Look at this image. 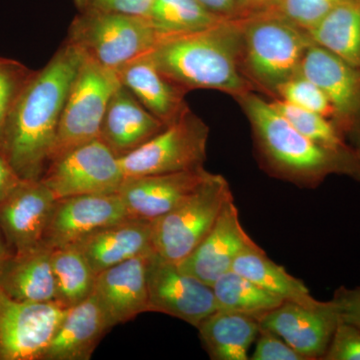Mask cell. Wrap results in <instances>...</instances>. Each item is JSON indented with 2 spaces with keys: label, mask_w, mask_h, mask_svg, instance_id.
<instances>
[{
  "label": "cell",
  "mask_w": 360,
  "mask_h": 360,
  "mask_svg": "<svg viewBox=\"0 0 360 360\" xmlns=\"http://www.w3.org/2000/svg\"><path fill=\"white\" fill-rule=\"evenodd\" d=\"M210 127L191 108L134 153L120 158L124 179L205 167Z\"/></svg>",
  "instance_id": "ba28073f"
},
{
  "label": "cell",
  "mask_w": 360,
  "mask_h": 360,
  "mask_svg": "<svg viewBox=\"0 0 360 360\" xmlns=\"http://www.w3.org/2000/svg\"><path fill=\"white\" fill-rule=\"evenodd\" d=\"M20 180L11 165L0 156V201L4 200L13 191Z\"/></svg>",
  "instance_id": "f35d334b"
},
{
  "label": "cell",
  "mask_w": 360,
  "mask_h": 360,
  "mask_svg": "<svg viewBox=\"0 0 360 360\" xmlns=\"http://www.w3.org/2000/svg\"><path fill=\"white\" fill-rule=\"evenodd\" d=\"M82 56L66 98L49 163L99 139L111 96L122 84L116 71L99 65L84 54Z\"/></svg>",
  "instance_id": "52a82bcc"
},
{
  "label": "cell",
  "mask_w": 360,
  "mask_h": 360,
  "mask_svg": "<svg viewBox=\"0 0 360 360\" xmlns=\"http://www.w3.org/2000/svg\"><path fill=\"white\" fill-rule=\"evenodd\" d=\"M34 71L20 61L0 58V139L7 116Z\"/></svg>",
  "instance_id": "d6a6232c"
},
{
  "label": "cell",
  "mask_w": 360,
  "mask_h": 360,
  "mask_svg": "<svg viewBox=\"0 0 360 360\" xmlns=\"http://www.w3.org/2000/svg\"><path fill=\"white\" fill-rule=\"evenodd\" d=\"M117 193L84 194L56 200L44 243L49 248L77 245L85 236L127 219Z\"/></svg>",
  "instance_id": "9a60e30c"
},
{
  "label": "cell",
  "mask_w": 360,
  "mask_h": 360,
  "mask_svg": "<svg viewBox=\"0 0 360 360\" xmlns=\"http://www.w3.org/2000/svg\"><path fill=\"white\" fill-rule=\"evenodd\" d=\"M111 328L103 307L92 293L66 310L41 360H89Z\"/></svg>",
  "instance_id": "44dd1931"
},
{
  "label": "cell",
  "mask_w": 360,
  "mask_h": 360,
  "mask_svg": "<svg viewBox=\"0 0 360 360\" xmlns=\"http://www.w3.org/2000/svg\"><path fill=\"white\" fill-rule=\"evenodd\" d=\"M252 360H307L302 354L284 341L281 336L269 329L260 328Z\"/></svg>",
  "instance_id": "d590c367"
},
{
  "label": "cell",
  "mask_w": 360,
  "mask_h": 360,
  "mask_svg": "<svg viewBox=\"0 0 360 360\" xmlns=\"http://www.w3.org/2000/svg\"><path fill=\"white\" fill-rule=\"evenodd\" d=\"M148 288L149 311L170 315L194 328L217 311L212 286L155 251L148 260Z\"/></svg>",
  "instance_id": "7c38bea8"
},
{
  "label": "cell",
  "mask_w": 360,
  "mask_h": 360,
  "mask_svg": "<svg viewBox=\"0 0 360 360\" xmlns=\"http://www.w3.org/2000/svg\"><path fill=\"white\" fill-rule=\"evenodd\" d=\"M52 248L42 243L32 250L13 252L0 269V288L18 302L56 300Z\"/></svg>",
  "instance_id": "603a6c76"
},
{
  "label": "cell",
  "mask_w": 360,
  "mask_h": 360,
  "mask_svg": "<svg viewBox=\"0 0 360 360\" xmlns=\"http://www.w3.org/2000/svg\"><path fill=\"white\" fill-rule=\"evenodd\" d=\"M165 127L129 89L120 84L106 108L99 139L120 158L134 153Z\"/></svg>",
  "instance_id": "d6986e66"
},
{
  "label": "cell",
  "mask_w": 360,
  "mask_h": 360,
  "mask_svg": "<svg viewBox=\"0 0 360 360\" xmlns=\"http://www.w3.org/2000/svg\"><path fill=\"white\" fill-rule=\"evenodd\" d=\"M248 118L260 167L274 179L316 188L330 175L360 182V155L315 143L257 91L236 97Z\"/></svg>",
  "instance_id": "7a4b0ae2"
},
{
  "label": "cell",
  "mask_w": 360,
  "mask_h": 360,
  "mask_svg": "<svg viewBox=\"0 0 360 360\" xmlns=\"http://www.w3.org/2000/svg\"><path fill=\"white\" fill-rule=\"evenodd\" d=\"M66 310L56 300L18 302L0 288V360H41Z\"/></svg>",
  "instance_id": "30bf717a"
},
{
  "label": "cell",
  "mask_w": 360,
  "mask_h": 360,
  "mask_svg": "<svg viewBox=\"0 0 360 360\" xmlns=\"http://www.w3.org/2000/svg\"><path fill=\"white\" fill-rule=\"evenodd\" d=\"M212 290L217 310L245 314L257 319L284 302L233 270L220 276L213 284Z\"/></svg>",
  "instance_id": "83f0119b"
},
{
  "label": "cell",
  "mask_w": 360,
  "mask_h": 360,
  "mask_svg": "<svg viewBox=\"0 0 360 360\" xmlns=\"http://www.w3.org/2000/svg\"><path fill=\"white\" fill-rule=\"evenodd\" d=\"M96 274L153 250L151 221L134 217L108 225L77 245Z\"/></svg>",
  "instance_id": "ffe728a7"
},
{
  "label": "cell",
  "mask_w": 360,
  "mask_h": 360,
  "mask_svg": "<svg viewBox=\"0 0 360 360\" xmlns=\"http://www.w3.org/2000/svg\"><path fill=\"white\" fill-rule=\"evenodd\" d=\"M274 98L281 99L302 110L326 116L329 120L333 116V110L324 92L302 73L281 84L277 89Z\"/></svg>",
  "instance_id": "4dcf8cb0"
},
{
  "label": "cell",
  "mask_w": 360,
  "mask_h": 360,
  "mask_svg": "<svg viewBox=\"0 0 360 360\" xmlns=\"http://www.w3.org/2000/svg\"><path fill=\"white\" fill-rule=\"evenodd\" d=\"M210 13L224 20H238V0H198Z\"/></svg>",
  "instance_id": "74e56055"
},
{
  "label": "cell",
  "mask_w": 360,
  "mask_h": 360,
  "mask_svg": "<svg viewBox=\"0 0 360 360\" xmlns=\"http://www.w3.org/2000/svg\"><path fill=\"white\" fill-rule=\"evenodd\" d=\"M240 49L239 20H224L201 32L161 37L146 56L187 92L217 90L236 98L255 91L241 71Z\"/></svg>",
  "instance_id": "3957f363"
},
{
  "label": "cell",
  "mask_w": 360,
  "mask_h": 360,
  "mask_svg": "<svg viewBox=\"0 0 360 360\" xmlns=\"http://www.w3.org/2000/svg\"><path fill=\"white\" fill-rule=\"evenodd\" d=\"M117 75L123 86L167 127L189 108L186 90L163 75L146 56L127 63Z\"/></svg>",
  "instance_id": "7402d4cb"
},
{
  "label": "cell",
  "mask_w": 360,
  "mask_h": 360,
  "mask_svg": "<svg viewBox=\"0 0 360 360\" xmlns=\"http://www.w3.org/2000/svg\"><path fill=\"white\" fill-rule=\"evenodd\" d=\"M59 198L117 193L124 180L120 158L97 139L49 163L41 177Z\"/></svg>",
  "instance_id": "9c48e42d"
},
{
  "label": "cell",
  "mask_w": 360,
  "mask_h": 360,
  "mask_svg": "<svg viewBox=\"0 0 360 360\" xmlns=\"http://www.w3.org/2000/svg\"><path fill=\"white\" fill-rule=\"evenodd\" d=\"M203 347L213 360H248V350L257 340L258 319L236 312L220 311L198 326Z\"/></svg>",
  "instance_id": "cb8c5ba5"
},
{
  "label": "cell",
  "mask_w": 360,
  "mask_h": 360,
  "mask_svg": "<svg viewBox=\"0 0 360 360\" xmlns=\"http://www.w3.org/2000/svg\"><path fill=\"white\" fill-rule=\"evenodd\" d=\"M252 243L255 241L243 229L234 198H231L225 203L207 236L177 265L182 271L212 288L220 276L231 271L241 251Z\"/></svg>",
  "instance_id": "2e32d148"
},
{
  "label": "cell",
  "mask_w": 360,
  "mask_h": 360,
  "mask_svg": "<svg viewBox=\"0 0 360 360\" xmlns=\"http://www.w3.org/2000/svg\"><path fill=\"white\" fill-rule=\"evenodd\" d=\"M160 37L148 18L111 13H79L66 41L99 65L116 71L146 56Z\"/></svg>",
  "instance_id": "5b68a950"
},
{
  "label": "cell",
  "mask_w": 360,
  "mask_h": 360,
  "mask_svg": "<svg viewBox=\"0 0 360 360\" xmlns=\"http://www.w3.org/2000/svg\"><path fill=\"white\" fill-rule=\"evenodd\" d=\"M340 321L360 328V286L347 288L341 286L333 297Z\"/></svg>",
  "instance_id": "8d00e7d4"
},
{
  "label": "cell",
  "mask_w": 360,
  "mask_h": 360,
  "mask_svg": "<svg viewBox=\"0 0 360 360\" xmlns=\"http://www.w3.org/2000/svg\"><path fill=\"white\" fill-rule=\"evenodd\" d=\"M82 53L66 40L41 70L34 71L7 116L0 156L21 179H41Z\"/></svg>",
  "instance_id": "6da1fadb"
},
{
  "label": "cell",
  "mask_w": 360,
  "mask_h": 360,
  "mask_svg": "<svg viewBox=\"0 0 360 360\" xmlns=\"http://www.w3.org/2000/svg\"><path fill=\"white\" fill-rule=\"evenodd\" d=\"M238 20L241 71L255 91L274 98L281 84L302 73L314 41L309 32L271 11Z\"/></svg>",
  "instance_id": "277c9868"
},
{
  "label": "cell",
  "mask_w": 360,
  "mask_h": 360,
  "mask_svg": "<svg viewBox=\"0 0 360 360\" xmlns=\"http://www.w3.org/2000/svg\"><path fill=\"white\" fill-rule=\"evenodd\" d=\"M260 328L281 336L307 360L323 359L340 316L333 300L317 307L283 302L258 319Z\"/></svg>",
  "instance_id": "5bb4252c"
},
{
  "label": "cell",
  "mask_w": 360,
  "mask_h": 360,
  "mask_svg": "<svg viewBox=\"0 0 360 360\" xmlns=\"http://www.w3.org/2000/svg\"><path fill=\"white\" fill-rule=\"evenodd\" d=\"M56 302L75 307L94 293L96 274L77 245L56 248L51 252Z\"/></svg>",
  "instance_id": "4316f807"
},
{
  "label": "cell",
  "mask_w": 360,
  "mask_h": 360,
  "mask_svg": "<svg viewBox=\"0 0 360 360\" xmlns=\"http://www.w3.org/2000/svg\"><path fill=\"white\" fill-rule=\"evenodd\" d=\"M232 270L284 302L311 307L322 302L310 295L309 288L300 279L291 276L283 266L270 259L255 243L241 251Z\"/></svg>",
  "instance_id": "d4e9b609"
},
{
  "label": "cell",
  "mask_w": 360,
  "mask_h": 360,
  "mask_svg": "<svg viewBox=\"0 0 360 360\" xmlns=\"http://www.w3.org/2000/svg\"><path fill=\"white\" fill-rule=\"evenodd\" d=\"M212 175L205 167L124 179L117 193L129 217L153 221L188 198Z\"/></svg>",
  "instance_id": "e0dca14e"
},
{
  "label": "cell",
  "mask_w": 360,
  "mask_h": 360,
  "mask_svg": "<svg viewBox=\"0 0 360 360\" xmlns=\"http://www.w3.org/2000/svg\"><path fill=\"white\" fill-rule=\"evenodd\" d=\"M323 359L360 360V328L340 321Z\"/></svg>",
  "instance_id": "836d02e7"
},
{
  "label": "cell",
  "mask_w": 360,
  "mask_h": 360,
  "mask_svg": "<svg viewBox=\"0 0 360 360\" xmlns=\"http://www.w3.org/2000/svg\"><path fill=\"white\" fill-rule=\"evenodd\" d=\"M148 20L161 39L201 32L224 18L210 13L198 0H155Z\"/></svg>",
  "instance_id": "f1b7e54d"
},
{
  "label": "cell",
  "mask_w": 360,
  "mask_h": 360,
  "mask_svg": "<svg viewBox=\"0 0 360 360\" xmlns=\"http://www.w3.org/2000/svg\"><path fill=\"white\" fill-rule=\"evenodd\" d=\"M155 0H75L78 13H111L148 18Z\"/></svg>",
  "instance_id": "e575fe53"
},
{
  "label": "cell",
  "mask_w": 360,
  "mask_h": 360,
  "mask_svg": "<svg viewBox=\"0 0 360 360\" xmlns=\"http://www.w3.org/2000/svg\"><path fill=\"white\" fill-rule=\"evenodd\" d=\"M11 253L13 252L9 250L6 243H4V238L1 236V231H0V269H1L2 264H4V262H6Z\"/></svg>",
  "instance_id": "60d3db41"
},
{
  "label": "cell",
  "mask_w": 360,
  "mask_h": 360,
  "mask_svg": "<svg viewBox=\"0 0 360 360\" xmlns=\"http://www.w3.org/2000/svg\"><path fill=\"white\" fill-rule=\"evenodd\" d=\"M56 198L41 179H21L0 201V231L11 252L42 245Z\"/></svg>",
  "instance_id": "4fadbf2b"
},
{
  "label": "cell",
  "mask_w": 360,
  "mask_h": 360,
  "mask_svg": "<svg viewBox=\"0 0 360 360\" xmlns=\"http://www.w3.org/2000/svg\"><path fill=\"white\" fill-rule=\"evenodd\" d=\"M342 0H277L269 11L309 33Z\"/></svg>",
  "instance_id": "1f68e13d"
},
{
  "label": "cell",
  "mask_w": 360,
  "mask_h": 360,
  "mask_svg": "<svg viewBox=\"0 0 360 360\" xmlns=\"http://www.w3.org/2000/svg\"><path fill=\"white\" fill-rule=\"evenodd\" d=\"M272 105L276 108L305 136L315 143L335 150H350L354 149L345 139L333 122L326 116L302 110L297 106L281 101L271 99Z\"/></svg>",
  "instance_id": "f546056e"
},
{
  "label": "cell",
  "mask_w": 360,
  "mask_h": 360,
  "mask_svg": "<svg viewBox=\"0 0 360 360\" xmlns=\"http://www.w3.org/2000/svg\"><path fill=\"white\" fill-rule=\"evenodd\" d=\"M231 198L226 179L212 174L184 202L151 221L155 252L176 264L186 259L207 236Z\"/></svg>",
  "instance_id": "8992f818"
},
{
  "label": "cell",
  "mask_w": 360,
  "mask_h": 360,
  "mask_svg": "<svg viewBox=\"0 0 360 360\" xmlns=\"http://www.w3.org/2000/svg\"><path fill=\"white\" fill-rule=\"evenodd\" d=\"M309 35L314 44L360 70V0H342Z\"/></svg>",
  "instance_id": "484cf974"
},
{
  "label": "cell",
  "mask_w": 360,
  "mask_h": 360,
  "mask_svg": "<svg viewBox=\"0 0 360 360\" xmlns=\"http://www.w3.org/2000/svg\"><path fill=\"white\" fill-rule=\"evenodd\" d=\"M302 73L324 92L333 110L331 122L360 155V70L312 44Z\"/></svg>",
  "instance_id": "8fae6325"
},
{
  "label": "cell",
  "mask_w": 360,
  "mask_h": 360,
  "mask_svg": "<svg viewBox=\"0 0 360 360\" xmlns=\"http://www.w3.org/2000/svg\"><path fill=\"white\" fill-rule=\"evenodd\" d=\"M277 0H238V18L266 13L272 9Z\"/></svg>",
  "instance_id": "ab89813d"
},
{
  "label": "cell",
  "mask_w": 360,
  "mask_h": 360,
  "mask_svg": "<svg viewBox=\"0 0 360 360\" xmlns=\"http://www.w3.org/2000/svg\"><path fill=\"white\" fill-rule=\"evenodd\" d=\"M153 251L97 274L94 295L111 328L149 311L148 264Z\"/></svg>",
  "instance_id": "ac0fdd59"
}]
</instances>
